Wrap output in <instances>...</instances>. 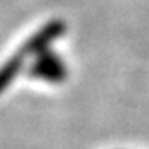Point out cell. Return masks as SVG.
<instances>
[{"instance_id": "3", "label": "cell", "mask_w": 149, "mask_h": 149, "mask_svg": "<svg viewBox=\"0 0 149 149\" xmlns=\"http://www.w3.org/2000/svg\"><path fill=\"white\" fill-rule=\"evenodd\" d=\"M25 60H27V55L22 50H18L17 53H13L5 63L0 66V95L12 85V81L15 80L17 74L22 71Z\"/></svg>"}, {"instance_id": "2", "label": "cell", "mask_w": 149, "mask_h": 149, "mask_svg": "<svg viewBox=\"0 0 149 149\" xmlns=\"http://www.w3.org/2000/svg\"><path fill=\"white\" fill-rule=\"evenodd\" d=\"M65 32H66V23L63 20H60V18H53V20L47 22L30 38H27L20 50L27 56H35V55L48 50V47L55 40H58L60 37H63Z\"/></svg>"}, {"instance_id": "1", "label": "cell", "mask_w": 149, "mask_h": 149, "mask_svg": "<svg viewBox=\"0 0 149 149\" xmlns=\"http://www.w3.org/2000/svg\"><path fill=\"white\" fill-rule=\"evenodd\" d=\"M33 63L28 70L30 76H35L38 80L48 81V83H61L68 74L66 65L56 53L45 50L42 53L33 56Z\"/></svg>"}]
</instances>
